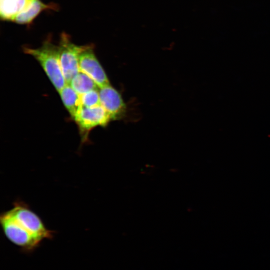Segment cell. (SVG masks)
Here are the masks:
<instances>
[{"label":"cell","mask_w":270,"mask_h":270,"mask_svg":"<svg viewBox=\"0 0 270 270\" xmlns=\"http://www.w3.org/2000/svg\"><path fill=\"white\" fill-rule=\"evenodd\" d=\"M0 224L6 238L24 252L30 253L45 239H52L54 232L24 202L17 200L12 207L0 215Z\"/></svg>","instance_id":"cell-1"},{"label":"cell","mask_w":270,"mask_h":270,"mask_svg":"<svg viewBox=\"0 0 270 270\" xmlns=\"http://www.w3.org/2000/svg\"><path fill=\"white\" fill-rule=\"evenodd\" d=\"M24 52L32 56L40 64L56 90L59 92L66 84L62 72L58 46L48 38L38 48H23Z\"/></svg>","instance_id":"cell-2"},{"label":"cell","mask_w":270,"mask_h":270,"mask_svg":"<svg viewBox=\"0 0 270 270\" xmlns=\"http://www.w3.org/2000/svg\"><path fill=\"white\" fill-rule=\"evenodd\" d=\"M90 44L78 46L70 40L65 32L60 34L58 46L60 64L66 84L80 72L79 58L80 54Z\"/></svg>","instance_id":"cell-3"},{"label":"cell","mask_w":270,"mask_h":270,"mask_svg":"<svg viewBox=\"0 0 270 270\" xmlns=\"http://www.w3.org/2000/svg\"><path fill=\"white\" fill-rule=\"evenodd\" d=\"M74 120L78 127L82 144L88 142V134L92 128L105 126L112 120L100 104L90 108L82 106Z\"/></svg>","instance_id":"cell-4"},{"label":"cell","mask_w":270,"mask_h":270,"mask_svg":"<svg viewBox=\"0 0 270 270\" xmlns=\"http://www.w3.org/2000/svg\"><path fill=\"white\" fill-rule=\"evenodd\" d=\"M79 68L80 72L90 76L99 88L110 84L107 75L95 56L92 44L80 54Z\"/></svg>","instance_id":"cell-5"},{"label":"cell","mask_w":270,"mask_h":270,"mask_svg":"<svg viewBox=\"0 0 270 270\" xmlns=\"http://www.w3.org/2000/svg\"><path fill=\"white\" fill-rule=\"evenodd\" d=\"M100 105L110 115L112 120L120 118L126 106L120 92L110 84L99 88Z\"/></svg>","instance_id":"cell-6"},{"label":"cell","mask_w":270,"mask_h":270,"mask_svg":"<svg viewBox=\"0 0 270 270\" xmlns=\"http://www.w3.org/2000/svg\"><path fill=\"white\" fill-rule=\"evenodd\" d=\"M58 8L55 4H46L40 0H32L27 8L20 13L13 22L20 24H30L42 12L49 9L56 10Z\"/></svg>","instance_id":"cell-7"},{"label":"cell","mask_w":270,"mask_h":270,"mask_svg":"<svg viewBox=\"0 0 270 270\" xmlns=\"http://www.w3.org/2000/svg\"><path fill=\"white\" fill-rule=\"evenodd\" d=\"M32 0H0V16L3 20L13 21L30 4Z\"/></svg>","instance_id":"cell-8"},{"label":"cell","mask_w":270,"mask_h":270,"mask_svg":"<svg viewBox=\"0 0 270 270\" xmlns=\"http://www.w3.org/2000/svg\"><path fill=\"white\" fill-rule=\"evenodd\" d=\"M58 92L65 108L74 119L82 106L80 95L68 84H66Z\"/></svg>","instance_id":"cell-9"},{"label":"cell","mask_w":270,"mask_h":270,"mask_svg":"<svg viewBox=\"0 0 270 270\" xmlns=\"http://www.w3.org/2000/svg\"><path fill=\"white\" fill-rule=\"evenodd\" d=\"M68 84L80 96L91 90L99 88L90 76L82 72L76 74Z\"/></svg>","instance_id":"cell-10"},{"label":"cell","mask_w":270,"mask_h":270,"mask_svg":"<svg viewBox=\"0 0 270 270\" xmlns=\"http://www.w3.org/2000/svg\"><path fill=\"white\" fill-rule=\"evenodd\" d=\"M82 106L90 108L100 104L99 90H91L80 96Z\"/></svg>","instance_id":"cell-11"}]
</instances>
